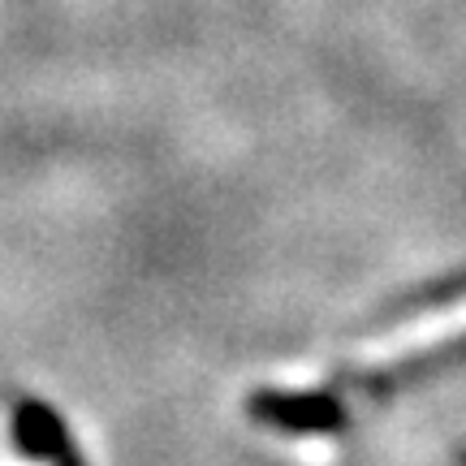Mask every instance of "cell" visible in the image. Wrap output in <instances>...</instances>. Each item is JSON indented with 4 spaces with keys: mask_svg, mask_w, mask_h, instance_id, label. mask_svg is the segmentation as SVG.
Instances as JSON below:
<instances>
[{
    "mask_svg": "<svg viewBox=\"0 0 466 466\" xmlns=\"http://www.w3.org/2000/svg\"><path fill=\"white\" fill-rule=\"evenodd\" d=\"M14 441L22 445V453H31L35 462L48 466H83L78 462V450L69 441L66 423L52 415L44 401H17L14 406Z\"/></svg>",
    "mask_w": 466,
    "mask_h": 466,
    "instance_id": "cell-2",
    "label": "cell"
},
{
    "mask_svg": "<svg viewBox=\"0 0 466 466\" xmlns=\"http://www.w3.org/2000/svg\"><path fill=\"white\" fill-rule=\"evenodd\" d=\"M453 341H466V299L453 302V307H436L428 316L401 324L398 333H389L384 341H371V346L354 359V376H389L393 367H406L432 354V350H445Z\"/></svg>",
    "mask_w": 466,
    "mask_h": 466,
    "instance_id": "cell-1",
    "label": "cell"
}]
</instances>
